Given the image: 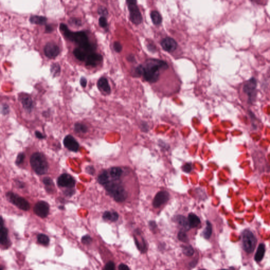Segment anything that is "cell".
Here are the masks:
<instances>
[{
    "mask_svg": "<svg viewBox=\"0 0 270 270\" xmlns=\"http://www.w3.org/2000/svg\"><path fill=\"white\" fill-rule=\"evenodd\" d=\"M170 66L166 61L157 59H149L136 68L135 72L138 76H143L145 81L155 84L159 80L162 73L169 70Z\"/></svg>",
    "mask_w": 270,
    "mask_h": 270,
    "instance_id": "6da1fadb",
    "label": "cell"
},
{
    "mask_svg": "<svg viewBox=\"0 0 270 270\" xmlns=\"http://www.w3.org/2000/svg\"><path fill=\"white\" fill-rule=\"evenodd\" d=\"M59 29L65 39L77 44L79 48L84 49L89 54L94 53L96 45L90 42L89 37L85 31H71L64 23L60 25Z\"/></svg>",
    "mask_w": 270,
    "mask_h": 270,
    "instance_id": "7a4b0ae2",
    "label": "cell"
},
{
    "mask_svg": "<svg viewBox=\"0 0 270 270\" xmlns=\"http://www.w3.org/2000/svg\"><path fill=\"white\" fill-rule=\"evenodd\" d=\"M117 181L118 180L110 181L109 180L104 186L116 201L118 202H123L127 198L128 193L121 184Z\"/></svg>",
    "mask_w": 270,
    "mask_h": 270,
    "instance_id": "3957f363",
    "label": "cell"
},
{
    "mask_svg": "<svg viewBox=\"0 0 270 270\" xmlns=\"http://www.w3.org/2000/svg\"><path fill=\"white\" fill-rule=\"evenodd\" d=\"M32 167L39 175L45 174L48 170V164L43 154L36 153H33L30 158Z\"/></svg>",
    "mask_w": 270,
    "mask_h": 270,
    "instance_id": "277c9868",
    "label": "cell"
},
{
    "mask_svg": "<svg viewBox=\"0 0 270 270\" xmlns=\"http://www.w3.org/2000/svg\"><path fill=\"white\" fill-rule=\"evenodd\" d=\"M129 12V19L135 25H139L143 22V16L138 7L135 0H127L126 1Z\"/></svg>",
    "mask_w": 270,
    "mask_h": 270,
    "instance_id": "5b68a950",
    "label": "cell"
},
{
    "mask_svg": "<svg viewBox=\"0 0 270 270\" xmlns=\"http://www.w3.org/2000/svg\"><path fill=\"white\" fill-rule=\"evenodd\" d=\"M242 238L243 248L244 251L248 253H252L256 247V237L251 231L245 230L243 232Z\"/></svg>",
    "mask_w": 270,
    "mask_h": 270,
    "instance_id": "8992f818",
    "label": "cell"
},
{
    "mask_svg": "<svg viewBox=\"0 0 270 270\" xmlns=\"http://www.w3.org/2000/svg\"><path fill=\"white\" fill-rule=\"evenodd\" d=\"M7 197L10 202L16 206L20 209L24 211H28L30 209V204L27 200L12 192H8L7 194Z\"/></svg>",
    "mask_w": 270,
    "mask_h": 270,
    "instance_id": "52a82bcc",
    "label": "cell"
},
{
    "mask_svg": "<svg viewBox=\"0 0 270 270\" xmlns=\"http://www.w3.org/2000/svg\"><path fill=\"white\" fill-rule=\"evenodd\" d=\"M45 56L49 59L56 58L60 53V50L57 44L54 42H48L44 48Z\"/></svg>",
    "mask_w": 270,
    "mask_h": 270,
    "instance_id": "ba28073f",
    "label": "cell"
},
{
    "mask_svg": "<svg viewBox=\"0 0 270 270\" xmlns=\"http://www.w3.org/2000/svg\"><path fill=\"white\" fill-rule=\"evenodd\" d=\"M256 87V81L254 78H251L250 80L245 83L243 87V91L248 96L249 99H253L256 94L255 90Z\"/></svg>",
    "mask_w": 270,
    "mask_h": 270,
    "instance_id": "9c48e42d",
    "label": "cell"
},
{
    "mask_svg": "<svg viewBox=\"0 0 270 270\" xmlns=\"http://www.w3.org/2000/svg\"><path fill=\"white\" fill-rule=\"evenodd\" d=\"M58 184L62 187L71 189L75 185V181L70 175L63 174L58 178Z\"/></svg>",
    "mask_w": 270,
    "mask_h": 270,
    "instance_id": "30bf717a",
    "label": "cell"
},
{
    "mask_svg": "<svg viewBox=\"0 0 270 270\" xmlns=\"http://www.w3.org/2000/svg\"><path fill=\"white\" fill-rule=\"evenodd\" d=\"M33 211L35 213V214L40 217H46L49 214V205L45 202L40 201L35 204Z\"/></svg>",
    "mask_w": 270,
    "mask_h": 270,
    "instance_id": "8fae6325",
    "label": "cell"
},
{
    "mask_svg": "<svg viewBox=\"0 0 270 270\" xmlns=\"http://www.w3.org/2000/svg\"><path fill=\"white\" fill-rule=\"evenodd\" d=\"M169 199V194L167 192L160 191L158 192L153 199V207L155 208H159L163 204L167 202Z\"/></svg>",
    "mask_w": 270,
    "mask_h": 270,
    "instance_id": "7c38bea8",
    "label": "cell"
},
{
    "mask_svg": "<svg viewBox=\"0 0 270 270\" xmlns=\"http://www.w3.org/2000/svg\"><path fill=\"white\" fill-rule=\"evenodd\" d=\"M160 45L162 49L168 53H173L176 50L178 46L176 41L169 37L163 39L160 42Z\"/></svg>",
    "mask_w": 270,
    "mask_h": 270,
    "instance_id": "4fadbf2b",
    "label": "cell"
},
{
    "mask_svg": "<svg viewBox=\"0 0 270 270\" xmlns=\"http://www.w3.org/2000/svg\"><path fill=\"white\" fill-rule=\"evenodd\" d=\"M103 60L102 55L96 53H91L87 56L85 59V65L86 66L94 67L101 63Z\"/></svg>",
    "mask_w": 270,
    "mask_h": 270,
    "instance_id": "5bb4252c",
    "label": "cell"
},
{
    "mask_svg": "<svg viewBox=\"0 0 270 270\" xmlns=\"http://www.w3.org/2000/svg\"><path fill=\"white\" fill-rule=\"evenodd\" d=\"M65 146L69 150L72 152H77L79 150V145L77 140L71 135L66 136L63 140Z\"/></svg>",
    "mask_w": 270,
    "mask_h": 270,
    "instance_id": "9a60e30c",
    "label": "cell"
},
{
    "mask_svg": "<svg viewBox=\"0 0 270 270\" xmlns=\"http://www.w3.org/2000/svg\"><path fill=\"white\" fill-rule=\"evenodd\" d=\"M97 85L99 90L102 93L108 94L111 93V88L106 78L101 77L98 80Z\"/></svg>",
    "mask_w": 270,
    "mask_h": 270,
    "instance_id": "2e32d148",
    "label": "cell"
},
{
    "mask_svg": "<svg viewBox=\"0 0 270 270\" xmlns=\"http://www.w3.org/2000/svg\"><path fill=\"white\" fill-rule=\"evenodd\" d=\"M73 53L76 58L79 61H85L87 56L89 53L86 52L84 49H81L80 48H77L73 50Z\"/></svg>",
    "mask_w": 270,
    "mask_h": 270,
    "instance_id": "e0dca14e",
    "label": "cell"
},
{
    "mask_svg": "<svg viewBox=\"0 0 270 270\" xmlns=\"http://www.w3.org/2000/svg\"><path fill=\"white\" fill-rule=\"evenodd\" d=\"M175 221L185 230L188 231L190 229V227L189 225L188 220L184 216L182 215H177L175 218Z\"/></svg>",
    "mask_w": 270,
    "mask_h": 270,
    "instance_id": "ac0fdd59",
    "label": "cell"
},
{
    "mask_svg": "<svg viewBox=\"0 0 270 270\" xmlns=\"http://www.w3.org/2000/svg\"><path fill=\"white\" fill-rule=\"evenodd\" d=\"M188 221L189 225L190 228H194L199 226L200 223V220L199 218L193 213H190L188 215Z\"/></svg>",
    "mask_w": 270,
    "mask_h": 270,
    "instance_id": "d6986e66",
    "label": "cell"
},
{
    "mask_svg": "<svg viewBox=\"0 0 270 270\" xmlns=\"http://www.w3.org/2000/svg\"><path fill=\"white\" fill-rule=\"evenodd\" d=\"M265 248L264 244H260L258 246V249L255 255V260L257 262H259L263 259L265 254Z\"/></svg>",
    "mask_w": 270,
    "mask_h": 270,
    "instance_id": "ffe728a7",
    "label": "cell"
},
{
    "mask_svg": "<svg viewBox=\"0 0 270 270\" xmlns=\"http://www.w3.org/2000/svg\"><path fill=\"white\" fill-rule=\"evenodd\" d=\"M122 173H123V171L121 168L118 167L112 168L109 172V174H110L109 177L112 178L113 180H118L121 177Z\"/></svg>",
    "mask_w": 270,
    "mask_h": 270,
    "instance_id": "44dd1931",
    "label": "cell"
},
{
    "mask_svg": "<svg viewBox=\"0 0 270 270\" xmlns=\"http://www.w3.org/2000/svg\"><path fill=\"white\" fill-rule=\"evenodd\" d=\"M21 103L26 110H31L33 108V101L31 98L28 96H23L21 98Z\"/></svg>",
    "mask_w": 270,
    "mask_h": 270,
    "instance_id": "7402d4cb",
    "label": "cell"
},
{
    "mask_svg": "<svg viewBox=\"0 0 270 270\" xmlns=\"http://www.w3.org/2000/svg\"><path fill=\"white\" fill-rule=\"evenodd\" d=\"M150 18L152 22L156 25H160L162 22V17L157 11H153L150 13Z\"/></svg>",
    "mask_w": 270,
    "mask_h": 270,
    "instance_id": "603a6c76",
    "label": "cell"
},
{
    "mask_svg": "<svg viewBox=\"0 0 270 270\" xmlns=\"http://www.w3.org/2000/svg\"><path fill=\"white\" fill-rule=\"evenodd\" d=\"M103 218L107 221L115 222L118 219L119 215L116 212H109L107 211L103 214Z\"/></svg>",
    "mask_w": 270,
    "mask_h": 270,
    "instance_id": "cb8c5ba5",
    "label": "cell"
},
{
    "mask_svg": "<svg viewBox=\"0 0 270 270\" xmlns=\"http://www.w3.org/2000/svg\"><path fill=\"white\" fill-rule=\"evenodd\" d=\"M30 22L35 25H44L47 21V18L42 16H32L30 19Z\"/></svg>",
    "mask_w": 270,
    "mask_h": 270,
    "instance_id": "d4e9b609",
    "label": "cell"
},
{
    "mask_svg": "<svg viewBox=\"0 0 270 270\" xmlns=\"http://www.w3.org/2000/svg\"><path fill=\"white\" fill-rule=\"evenodd\" d=\"M109 175L107 171H103V172L98 176V181L101 185H106L109 181Z\"/></svg>",
    "mask_w": 270,
    "mask_h": 270,
    "instance_id": "484cf974",
    "label": "cell"
},
{
    "mask_svg": "<svg viewBox=\"0 0 270 270\" xmlns=\"http://www.w3.org/2000/svg\"><path fill=\"white\" fill-rule=\"evenodd\" d=\"M212 233V224L209 223V222L207 221L206 222V226L203 232V235L205 239H208L211 237Z\"/></svg>",
    "mask_w": 270,
    "mask_h": 270,
    "instance_id": "4316f807",
    "label": "cell"
},
{
    "mask_svg": "<svg viewBox=\"0 0 270 270\" xmlns=\"http://www.w3.org/2000/svg\"><path fill=\"white\" fill-rule=\"evenodd\" d=\"M8 231L5 227L0 230V244H5L7 242Z\"/></svg>",
    "mask_w": 270,
    "mask_h": 270,
    "instance_id": "83f0119b",
    "label": "cell"
},
{
    "mask_svg": "<svg viewBox=\"0 0 270 270\" xmlns=\"http://www.w3.org/2000/svg\"><path fill=\"white\" fill-rule=\"evenodd\" d=\"M51 73L54 77H58L60 74L61 68L58 63H54L51 66Z\"/></svg>",
    "mask_w": 270,
    "mask_h": 270,
    "instance_id": "f1b7e54d",
    "label": "cell"
},
{
    "mask_svg": "<svg viewBox=\"0 0 270 270\" xmlns=\"http://www.w3.org/2000/svg\"><path fill=\"white\" fill-rule=\"evenodd\" d=\"M134 239L135 243H136V246H137V248L138 249L141 251V252H146L147 251V247L144 240L143 239V240L141 241V242H140L138 240L136 236H135Z\"/></svg>",
    "mask_w": 270,
    "mask_h": 270,
    "instance_id": "f546056e",
    "label": "cell"
},
{
    "mask_svg": "<svg viewBox=\"0 0 270 270\" xmlns=\"http://www.w3.org/2000/svg\"><path fill=\"white\" fill-rule=\"evenodd\" d=\"M43 181L47 190L49 192H53V188H54V184L53 180H51L50 178L45 177L44 178Z\"/></svg>",
    "mask_w": 270,
    "mask_h": 270,
    "instance_id": "4dcf8cb0",
    "label": "cell"
},
{
    "mask_svg": "<svg viewBox=\"0 0 270 270\" xmlns=\"http://www.w3.org/2000/svg\"><path fill=\"white\" fill-rule=\"evenodd\" d=\"M38 241L40 244H42L44 245H47L49 244V238L47 235L43 234H41L38 236Z\"/></svg>",
    "mask_w": 270,
    "mask_h": 270,
    "instance_id": "1f68e13d",
    "label": "cell"
},
{
    "mask_svg": "<svg viewBox=\"0 0 270 270\" xmlns=\"http://www.w3.org/2000/svg\"><path fill=\"white\" fill-rule=\"evenodd\" d=\"M75 130L79 133H85L87 131V127L84 124L77 123L75 125Z\"/></svg>",
    "mask_w": 270,
    "mask_h": 270,
    "instance_id": "d6a6232c",
    "label": "cell"
},
{
    "mask_svg": "<svg viewBox=\"0 0 270 270\" xmlns=\"http://www.w3.org/2000/svg\"><path fill=\"white\" fill-rule=\"evenodd\" d=\"M183 252L186 256H191L194 254L193 248L190 245H185L182 247Z\"/></svg>",
    "mask_w": 270,
    "mask_h": 270,
    "instance_id": "836d02e7",
    "label": "cell"
},
{
    "mask_svg": "<svg viewBox=\"0 0 270 270\" xmlns=\"http://www.w3.org/2000/svg\"><path fill=\"white\" fill-rule=\"evenodd\" d=\"M99 25L100 26H101V28L107 29L108 27V23L107 18L106 17H103V16H100V18L99 19Z\"/></svg>",
    "mask_w": 270,
    "mask_h": 270,
    "instance_id": "e575fe53",
    "label": "cell"
},
{
    "mask_svg": "<svg viewBox=\"0 0 270 270\" xmlns=\"http://www.w3.org/2000/svg\"><path fill=\"white\" fill-rule=\"evenodd\" d=\"M178 238L181 242H187L188 240V237L186 232L181 231L178 234Z\"/></svg>",
    "mask_w": 270,
    "mask_h": 270,
    "instance_id": "d590c367",
    "label": "cell"
},
{
    "mask_svg": "<svg viewBox=\"0 0 270 270\" xmlns=\"http://www.w3.org/2000/svg\"><path fill=\"white\" fill-rule=\"evenodd\" d=\"M98 13L101 16H103L106 18L108 15V11L106 7H100L98 9Z\"/></svg>",
    "mask_w": 270,
    "mask_h": 270,
    "instance_id": "8d00e7d4",
    "label": "cell"
},
{
    "mask_svg": "<svg viewBox=\"0 0 270 270\" xmlns=\"http://www.w3.org/2000/svg\"><path fill=\"white\" fill-rule=\"evenodd\" d=\"M113 49L115 51V52L117 53H119L121 51L122 49V45L120 43V42L116 41L113 43Z\"/></svg>",
    "mask_w": 270,
    "mask_h": 270,
    "instance_id": "74e56055",
    "label": "cell"
},
{
    "mask_svg": "<svg viewBox=\"0 0 270 270\" xmlns=\"http://www.w3.org/2000/svg\"><path fill=\"white\" fill-rule=\"evenodd\" d=\"M69 23L71 25H73L75 26H81V22L79 20L76 18H71L69 20Z\"/></svg>",
    "mask_w": 270,
    "mask_h": 270,
    "instance_id": "f35d334b",
    "label": "cell"
},
{
    "mask_svg": "<svg viewBox=\"0 0 270 270\" xmlns=\"http://www.w3.org/2000/svg\"><path fill=\"white\" fill-rule=\"evenodd\" d=\"M103 270H116L115 265L112 262H109L105 265Z\"/></svg>",
    "mask_w": 270,
    "mask_h": 270,
    "instance_id": "ab89813d",
    "label": "cell"
},
{
    "mask_svg": "<svg viewBox=\"0 0 270 270\" xmlns=\"http://www.w3.org/2000/svg\"><path fill=\"white\" fill-rule=\"evenodd\" d=\"M25 155L23 153H20L19 155H18V157L16 158V163L17 165H20L22 164L23 161L25 160Z\"/></svg>",
    "mask_w": 270,
    "mask_h": 270,
    "instance_id": "60d3db41",
    "label": "cell"
},
{
    "mask_svg": "<svg viewBox=\"0 0 270 270\" xmlns=\"http://www.w3.org/2000/svg\"><path fill=\"white\" fill-rule=\"evenodd\" d=\"M92 239L89 235H85L82 237L81 242L85 244H89L91 242Z\"/></svg>",
    "mask_w": 270,
    "mask_h": 270,
    "instance_id": "b9f144b4",
    "label": "cell"
},
{
    "mask_svg": "<svg viewBox=\"0 0 270 270\" xmlns=\"http://www.w3.org/2000/svg\"><path fill=\"white\" fill-rule=\"evenodd\" d=\"M182 169L184 172H185L186 173H189L192 170V167H191L190 164H185V165L183 166Z\"/></svg>",
    "mask_w": 270,
    "mask_h": 270,
    "instance_id": "7bdbcfd3",
    "label": "cell"
},
{
    "mask_svg": "<svg viewBox=\"0 0 270 270\" xmlns=\"http://www.w3.org/2000/svg\"><path fill=\"white\" fill-rule=\"evenodd\" d=\"M80 84L82 87L85 88L87 84V80L85 77H82L80 78Z\"/></svg>",
    "mask_w": 270,
    "mask_h": 270,
    "instance_id": "ee69618b",
    "label": "cell"
},
{
    "mask_svg": "<svg viewBox=\"0 0 270 270\" xmlns=\"http://www.w3.org/2000/svg\"><path fill=\"white\" fill-rule=\"evenodd\" d=\"M119 270H130L127 265L125 264H121L119 266Z\"/></svg>",
    "mask_w": 270,
    "mask_h": 270,
    "instance_id": "f6af8a7d",
    "label": "cell"
},
{
    "mask_svg": "<svg viewBox=\"0 0 270 270\" xmlns=\"http://www.w3.org/2000/svg\"><path fill=\"white\" fill-rule=\"evenodd\" d=\"M53 28L50 25H48L45 26V31H46V32L50 33L51 32L53 31Z\"/></svg>",
    "mask_w": 270,
    "mask_h": 270,
    "instance_id": "bcb514c9",
    "label": "cell"
},
{
    "mask_svg": "<svg viewBox=\"0 0 270 270\" xmlns=\"http://www.w3.org/2000/svg\"><path fill=\"white\" fill-rule=\"evenodd\" d=\"M149 227H150V229H152V230H153L156 228L157 225L156 224L155 222L151 221L149 222Z\"/></svg>",
    "mask_w": 270,
    "mask_h": 270,
    "instance_id": "7dc6e473",
    "label": "cell"
},
{
    "mask_svg": "<svg viewBox=\"0 0 270 270\" xmlns=\"http://www.w3.org/2000/svg\"><path fill=\"white\" fill-rule=\"evenodd\" d=\"M35 135L37 136V137L39 138V139H43L44 138V136H43V135L41 134V133L39 132V131H36L35 132Z\"/></svg>",
    "mask_w": 270,
    "mask_h": 270,
    "instance_id": "c3c4849f",
    "label": "cell"
},
{
    "mask_svg": "<svg viewBox=\"0 0 270 270\" xmlns=\"http://www.w3.org/2000/svg\"><path fill=\"white\" fill-rule=\"evenodd\" d=\"M3 220L1 216H0V230H2V228H3Z\"/></svg>",
    "mask_w": 270,
    "mask_h": 270,
    "instance_id": "681fc988",
    "label": "cell"
},
{
    "mask_svg": "<svg viewBox=\"0 0 270 270\" xmlns=\"http://www.w3.org/2000/svg\"><path fill=\"white\" fill-rule=\"evenodd\" d=\"M88 168L90 169H89V170H88V169H87V172H88L89 174H93V173H94V169H93V170L91 169H92V168H93V167H90V166H89V167H88Z\"/></svg>",
    "mask_w": 270,
    "mask_h": 270,
    "instance_id": "f907efd6",
    "label": "cell"
},
{
    "mask_svg": "<svg viewBox=\"0 0 270 270\" xmlns=\"http://www.w3.org/2000/svg\"><path fill=\"white\" fill-rule=\"evenodd\" d=\"M226 270V269H222V270Z\"/></svg>",
    "mask_w": 270,
    "mask_h": 270,
    "instance_id": "816d5d0a",
    "label": "cell"
},
{
    "mask_svg": "<svg viewBox=\"0 0 270 270\" xmlns=\"http://www.w3.org/2000/svg\"><path fill=\"white\" fill-rule=\"evenodd\" d=\"M205 270V269H201V270Z\"/></svg>",
    "mask_w": 270,
    "mask_h": 270,
    "instance_id": "f5cc1de1",
    "label": "cell"
}]
</instances>
